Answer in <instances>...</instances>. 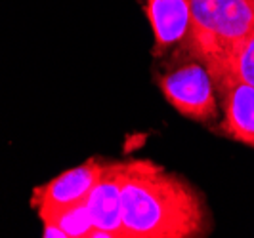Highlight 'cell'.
Masks as SVG:
<instances>
[{
    "instance_id": "obj_10",
    "label": "cell",
    "mask_w": 254,
    "mask_h": 238,
    "mask_svg": "<svg viewBox=\"0 0 254 238\" xmlns=\"http://www.w3.org/2000/svg\"><path fill=\"white\" fill-rule=\"evenodd\" d=\"M42 237L46 238H69L67 237V233H65L62 227H58L56 223H50V221H46L44 223V231H42Z\"/></svg>"
},
{
    "instance_id": "obj_2",
    "label": "cell",
    "mask_w": 254,
    "mask_h": 238,
    "mask_svg": "<svg viewBox=\"0 0 254 238\" xmlns=\"http://www.w3.org/2000/svg\"><path fill=\"white\" fill-rule=\"evenodd\" d=\"M253 31L254 0H191L188 50L208 67L210 75Z\"/></svg>"
},
{
    "instance_id": "obj_8",
    "label": "cell",
    "mask_w": 254,
    "mask_h": 238,
    "mask_svg": "<svg viewBox=\"0 0 254 238\" xmlns=\"http://www.w3.org/2000/svg\"><path fill=\"white\" fill-rule=\"evenodd\" d=\"M42 223L50 221L62 227L67 237L71 238H80V237H90L94 223H92V213L86 200L73 204V206H65L60 210H52V212H42L38 213Z\"/></svg>"
},
{
    "instance_id": "obj_5",
    "label": "cell",
    "mask_w": 254,
    "mask_h": 238,
    "mask_svg": "<svg viewBox=\"0 0 254 238\" xmlns=\"http://www.w3.org/2000/svg\"><path fill=\"white\" fill-rule=\"evenodd\" d=\"M224 109V132L231 139L254 147V86L229 75L214 78Z\"/></svg>"
},
{
    "instance_id": "obj_3",
    "label": "cell",
    "mask_w": 254,
    "mask_h": 238,
    "mask_svg": "<svg viewBox=\"0 0 254 238\" xmlns=\"http://www.w3.org/2000/svg\"><path fill=\"white\" fill-rule=\"evenodd\" d=\"M212 80L208 67L197 57L195 61L180 63L157 78L165 99L180 114L199 122H208L216 116Z\"/></svg>"
},
{
    "instance_id": "obj_1",
    "label": "cell",
    "mask_w": 254,
    "mask_h": 238,
    "mask_svg": "<svg viewBox=\"0 0 254 238\" xmlns=\"http://www.w3.org/2000/svg\"><path fill=\"white\" fill-rule=\"evenodd\" d=\"M208 231L201 194L151 160L123 164L125 238H190Z\"/></svg>"
},
{
    "instance_id": "obj_7",
    "label": "cell",
    "mask_w": 254,
    "mask_h": 238,
    "mask_svg": "<svg viewBox=\"0 0 254 238\" xmlns=\"http://www.w3.org/2000/svg\"><path fill=\"white\" fill-rule=\"evenodd\" d=\"M145 15L155 37L153 55H163L186 42L191 29V0H145Z\"/></svg>"
},
{
    "instance_id": "obj_4",
    "label": "cell",
    "mask_w": 254,
    "mask_h": 238,
    "mask_svg": "<svg viewBox=\"0 0 254 238\" xmlns=\"http://www.w3.org/2000/svg\"><path fill=\"white\" fill-rule=\"evenodd\" d=\"M103 166L105 162L102 160L90 158L80 166L65 170L64 174L54 177L46 185L35 189L31 206L37 208L38 213H42L88 200L92 189L102 176Z\"/></svg>"
},
{
    "instance_id": "obj_9",
    "label": "cell",
    "mask_w": 254,
    "mask_h": 238,
    "mask_svg": "<svg viewBox=\"0 0 254 238\" xmlns=\"http://www.w3.org/2000/svg\"><path fill=\"white\" fill-rule=\"evenodd\" d=\"M220 75H229L254 86V31L231 48L226 61L212 73V78Z\"/></svg>"
},
{
    "instance_id": "obj_6",
    "label": "cell",
    "mask_w": 254,
    "mask_h": 238,
    "mask_svg": "<svg viewBox=\"0 0 254 238\" xmlns=\"http://www.w3.org/2000/svg\"><path fill=\"white\" fill-rule=\"evenodd\" d=\"M123 164L105 162L98 183L90 192L88 204L94 229L123 237Z\"/></svg>"
}]
</instances>
